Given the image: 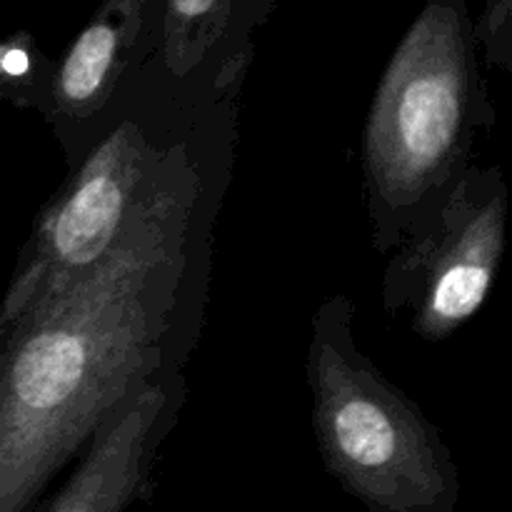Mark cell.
Listing matches in <instances>:
<instances>
[{
  "mask_svg": "<svg viewBox=\"0 0 512 512\" xmlns=\"http://www.w3.org/2000/svg\"><path fill=\"white\" fill-rule=\"evenodd\" d=\"M200 175L160 150L103 260L0 340V512H33L100 420L163 370Z\"/></svg>",
  "mask_w": 512,
  "mask_h": 512,
  "instance_id": "6da1fadb",
  "label": "cell"
},
{
  "mask_svg": "<svg viewBox=\"0 0 512 512\" xmlns=\"http://www.w3.org/2000/svg\"><path fill=\"white\" fill-rule=\"evenodd\" d=\"M495 125L468 0H428L385 63L363 133L373 245L380 255L433 210Z\"/></svg>",
  "mask_w": 512,
  "mask_h": 512,
  "instance_id": "7a4b0ae2",
  "label": "cell"
},
{
  "mask_svg": "<svg viewBox=\"0 0 512 512\" xmlns=\"http://www.w3.org/2000/svg\"><path fill=\"white\" fill-rule=\"evenodd\" d=\"M313 428L328 473L368 512H453L460 473L440 430L355 340V303L333 295L308 345Z\"/></svg>",
  "mask_w": 512,
  "mask_h": 512,
  "instance_id": "3957f363",
  "label": "cell"
},
{
  "mask_svg": "<svg viewBox=\"0 0 512 512\" xmlns=\"http://www.w3.org/2000/svg\"><path fill=\"white\" fill-rule=\"evenodd\" d=\"M508 208L500 165H470L393 250L383 275L388 318H405L430 343L475 318L498 278Z\"/></svg>",
  "mask_w": 512,
  "mask_h": 512,
  "instance_id": "277c9868",
  "label": "cell"
},
{
  "mask_svg": "<svg viewBox=\"0 0 512 512\" xmlns=\"http://www.w3.org/2000/svg\"><path fill=\"white\" fill-rule=\"evenodd\" d=\"M160 158L138 123L123 120L40 210L0 298V340L105 258Z\"/></svg>",
  "mask_w": 512,
  "mask_h": 512,
  "instance_id": "5b68a950",
  "label": "cell"
},
{
  "mask_svg": "<svg viewBox=\"0 0 512 512\" xmlns=\"http://www.w3.org/2000/svg\"><path fill=\"white\" fill-rule=\"evenodd\" d=\"M183 400V375L143 380L100 420L63 488L33 512H128L150 493L158 448Z\"/></svg>",
  "mask_w": 512,
  "mask_h": 512,
  "instance_id": "8992f818",
  "label": "cell"
},
{
  "mask_svg": "<svg viewBox=\"0 0 512 512\" xmlns=\"http://www.w3.org/2000/svg\"><path fill=\"white\" fill-rule=\"evenodd\" d=\"M163 0H103L55 60L50 123H83L113 100L158 40Z\"/></svg>",
  "mask_w": 512,
  "mask_h": 512,
  "instance_id": "52a82bcc",
  "label": "cell"
},
{
  "mask_svg": "<svg viewBox=\"0 0 512 512\" xmlns=\"http://www.w3.org/2000/svg\"><path fill=\"white\" fill-rule=\"evenodd\" d=\"M273 10L275 0H163L150 60L178 83L208 75L230 85L245 73L255 28Z\"/></svg>",
  "mask_w": 512,
  "mask_h": 512,
  "instance_id": "ba28073f",
  "label": "cell"
},
{
  "mask_svg": "<svg viewBox=\"0 0 512 512\" xmlns=\"http://www.w3.org/2000/svg\"><path fill=\"white\" fill-rule=\"evenodd\" d=\"M55 60L45 55L30 30L0 38V103L23 110H38L53 118Z\"/></svg>",
  "mask_w": 512,
  "mask_h": 512,
  "instance_id": "9c48e42d",
  "label": "cell"
},
{
  "mask_svg": "<svg viewBox=\"0 0 512 512\" xmlns=\"http://www.w3.org/2000/svg\"><path fill=\"white\" fill-rule=\"evenodd\" d=\"M475 38L488 68L512 73V0H480Z\"/></svg>",
  "mask_w": 512,
  "mask_h": 512,
  "instance_id": "30bf717a",
  "label": "cell"
}]
</instances>
